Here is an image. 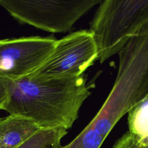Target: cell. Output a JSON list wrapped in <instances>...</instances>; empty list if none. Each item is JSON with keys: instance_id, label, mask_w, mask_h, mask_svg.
<instances>
[{"instance_id": "7c38bea8", "label": "cell", "mask_w": 148, "mask_h": 148, "mask_svg": "<svg viewBox=\"0 0 148 148\" xmlns=\"http://www.w3.org/2000/svg\"><path fill=\"white\" fill-rule=\"evenodd\" d=\"M105 139V138L99 134L90 143L86 148H100Z\"/></svg>"}, {"instance_id": "8992f818", "label": "cell", "mask_w": 148, "mask_h": 148, "mask_svg": "<svg viewBox=\"0 0 148 148\" xmlns=\"http://www.w3.org/2000/svg\"><path fill=\"white\" fill-rule=\"evenodd\" d=\"M54 36H30L0 40V76L15 80L31 75L53 53Z\"/></svg>"}, {"instance_id": "4fadbf2b", "label": "cell", "mask_w": 148, "mask_h": 148, "mask_svg": "<svg viewBox=\"0 0 148 148\" xmlns=\"http://www.w3.org/2000/svg\"><path fill=\"white\" fill-rule=\"evenodd\" d=\"M139 148H148V137L139 140Z\"/></svg>"}, {"instance_id": "277c9868", "label": "cell", "mask_w": 148, "mask_h": 148, "mask_svg": "<svg viewBox=\"0 0 148 148\" xmlns=\"http://www.w3.org/2000/svg\"><path fill=\"white\" fill-rule=\"evenodd\" d=\"M102 0H0L19 23L52 33L66 32Z\"/></svg>"}, {"instance_id": "5b68a950", "label": "cell", "mask_w": 148, "mask_h": 148, "mask_svg": "<svg viewBox=\"0 0 148 148\" xmlns=\"http://www.w3.org/2000/svg\"><path fill=\"white\" fill-rule=\"evenodd\" d=\"M98 51L90 30L72 32L57 40L46 62L32 75L45 77H76L98 60Z\"/></svg>"}, {"instance_id": "5bb4252c", "label": "cell", "mask_w": 148, "mask_h": 148, "mask_svg": "<svg viewBox=\"0 0 148 148\" xmlns=\"http://www.w3.org/2000/svg\"><path fill=\"white\" fill-rule=\"evenodd\" d=\"M61 147H62V145L61 144V140H60V141L55 142L51 145H50L45 148H61Z\"/></svg>"}, {"instance_id": "7a4b0ae2", "label": "cell", "mask_w": 148, "mask_h": 148, "mask_svg": "<svg viewBox=\"0 0 148 148\" xmlns=\"http://www.w3.org/2000/svg\"><path fill=\"white\" fill-rule=\"evenodd\" d=\"M113 86L88 124L106 138L116 123L148 94V24L119 53Z\"/></svg>"}, {"instance_id": "8fae6325", "label": "cell", "mask_w": 148, "mask_h": 148, "mask_svg": "<svg viewBox=\"0 0 148 148\" xmlns=\"http://www.w3.org/2000/svg\"><path fill=\"white\" fill-rule=\"evenodd\" d=\"M9 98L8 81L0 76V110H3Z\"/></svg>"}, {"instance_id": "3957f363", "label": "cell", "mask_w": 148, "mask_h": 148, "mask_svg": "<svg viewBox=\"0 0 148 148\" xmlns=\"http://www.w3.org/2000/svg\"><path fill=\"white\" fill-rule=\"evenodd\" d=\"M148 24V0H105L99 3L90 31L101 64L119 54Z\"/></svg>"}, {"instance_id": "6da1fadb", "label": "cell", "mask_w": 148, "mask_h": 148, "mask_svg": "<svg viewBox=\"0 0 148 148\" xmlns=\"http://www.w3.org/2000/svg\"><path fill=\"white\" fill-rule=\"evenodd\" d=\"M7 81L9 98L3 110L43 129L71 128L91 94L83 75L45 77L31 74Z\"/></svg>"}, {"instance_id": "30bf717a", "label": "cell", "mask_w": 148, "mask_h": 148, "mask_svg": "<svg viewBox=\"0 0 148 148\" xmlns=\"http://www.w3.org/2000/svg\"><path fill=\"white\" fill-rule=\"evenodd\" d=\"M112 148H139V139L128 131L115 142Z\"/></svg>"}, {"instance_id": "52a82bcc", "label": "cell", "mask_w": 148, "mask_h": 148, "mask_svg": "<svg viewBox=\"0 0 148 148\" xmlns=\"http://www.w3.org/2000/svg\"><path fill=\"white\" fill-rule=\"evenodd\" d=\"M35 123L9 114L0 118V148H18L40 131Z\"/></svg>"}, {"instance_id": "9c48e42d", "label": "cell", "mask_w": 148, "mask_h": 148, "mask_svg": "<svg viewBox=\"0 0 148 148\" xmlns=\"http://www.w3.org/2000/svg\"><path fill=\"white\" fill-rule=\"evenodd\" d=\"M67 132L63 128H42L18 148H45L61 140Z\"/></svg>"}, {"instance_id": "ba28073f", "label": "cell", "mask_w": 148, "mask_h": 148, "mask_svg": "<svg viewBox=\"0 0 148 148\" xmlns=\"http://www.w3.org/2000/svg\"><path fill=\"white\" fill-rule=\"evenodd\" d=\"M128 124L139 140L148 137V94L128 113Z\"/></svg>"}]
</instances>
